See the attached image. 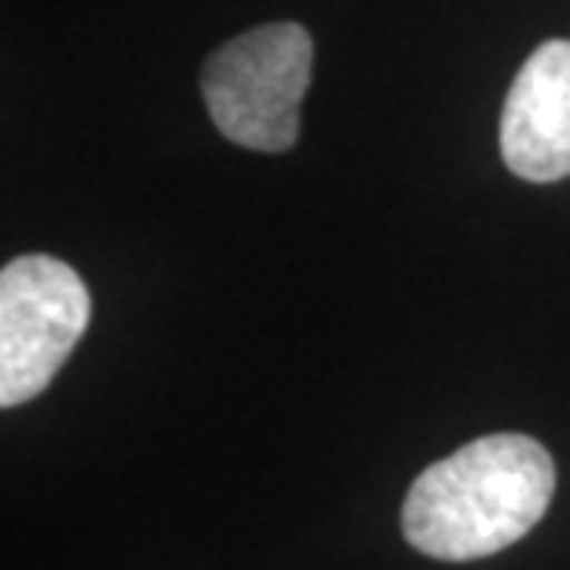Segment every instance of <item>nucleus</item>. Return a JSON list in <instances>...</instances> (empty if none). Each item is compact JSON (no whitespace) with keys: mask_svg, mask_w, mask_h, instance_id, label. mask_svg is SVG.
<instances>
[{"mask_svg":"<svg viewBox=\"0 0 570 570\" xmlns=\"http://www.w3.org/2000/svg\"><path fill=\"white\" fill-rule=\"evenodd\" d=\"M500 156L522 181L570 175V41L533 49L500 111Z\"/></svg>","mask_w":570,"mask_h":570,"instance_id":"nucleus-4","label":"nucleus"},{"mask_svg":"<svg viewBox=\"0 0 570 570\" xmlns=\"http://www.w3.org/2000/svg\"><path fill=\"white\" fill-rule=\"evenodd\" d=\"M556 463L527 433H489L430 463L404 500V538L444 563L485 560L538 527Z\"/></svg>","mask_w":570,"mask_h":570,"instance_id":"nucleus-1","label":"nucleus"},{"mask_svg":"<svg viewBox=\"0 0 570 570\" xmlns=\"http://www.w3.org/2000/svg\"><path fill=\"white\" fill-rule=\"evenodd\" d=\"M312 60L315 45L301 22H267L226 41L200 71V97L215 130L253 153L293 148Z\"/></svg>","mask_w":570,"mask_h":570,"instance_id":"nucleus-2","label":"nucleus"},{"mask_svg":"<svg viewBox=\"0 0 570 570\" xmlns=\"http://www.w3.org/2000/svg\"><path fill=\"white\" fill-rule=\"evenodd\" d=\"M86 282L56 256H19L0 271V404L16 407L49 390L86 334Z\"/></svg>","mask_w":570,"mask_h":570,"instance_id":"nucleus-3","label":"nucleus"}]
</instances>
